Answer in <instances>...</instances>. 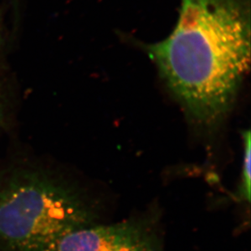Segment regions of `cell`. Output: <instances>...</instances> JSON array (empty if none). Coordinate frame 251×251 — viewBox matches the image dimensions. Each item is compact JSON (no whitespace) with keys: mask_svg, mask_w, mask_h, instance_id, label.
I'll return each instance as SVG.
<instances>
[{"mask_svg":"<svg viewBox=\"0 0 251 251\" xmlns=\"http://www.w3.org/2000/svg\"><path fill=\"white\" fill-rule=\"evenodd\" d=\"M96 217L85 189L55 162L24 154L0 162V251H57Z\"/></svg>","mask_w":251,"mask_h":251,"instance_id":"obj_2","label":"cell"},{"mask_svg":"<svg viewBox=\"0 0 251 251\" xmlns=\"http://www.w3.org/2000/svg\"><path fill=\"white\" fill-rule=\"evenodd\" d=\"M2 43H3V31H2V17L0 15V53L2 50Z\"/></svg>","mask_w":251,"mask_h":251,"instance_id":"obj_6","label":"cell"},{"mask_svg":"<svg viewBox=\"0 0 251 251\" xmlns=\"http://www.w3.org/2000/svg\"><path fill=\"white\" fill-rule=\"evenodd\" d=\"M143 48L188 118L211 134L249 71L251 1L181 0L170 35Z\"/></svg>","mask_w":251,"mask_h":251,"instance_id":"obj_1","label":"cell"},{"mask_svg":"<svg viewBox=\"0 0 251 251\" xmlns=\"http://www.w3.org/2000/svg\"><path fill=\"white\" fill-rule=\"evenodd\" d=\"M154 214L76 230L62 240L57 251H164Z\"/></svg>","mask_w":251,"mask_h":251,"instance_id":"obj_3","label":"cell"},{"mask_svg":"<svg viewBox=\"0 0 251 251\" xmlns=\"http://www.w3.org/2000/svg\"><path fill=\"white\" fill-rule=\"evenodd\" d=\"M243 138V163H242V178L240 183L238 196L244 201L251 200V133L246 131Z\"/></svg>","mask_w":251,"mask_h":251,"instance_id":"obj_4","label":"cell"},{"mask_svg":"<svg viewBox=\"0 0 251 251\" xmlns=\"http://www.w3.org/2000/svg\"><path fill=\"white\" fill-rule=\"evenodd\" d=\"M5 123L4 102L0 90V134L2 133Z\"/></svg>","mask_w":251,"mask_h":251,"instance_id":"obj_5","label":"cell"}]
</instances>
